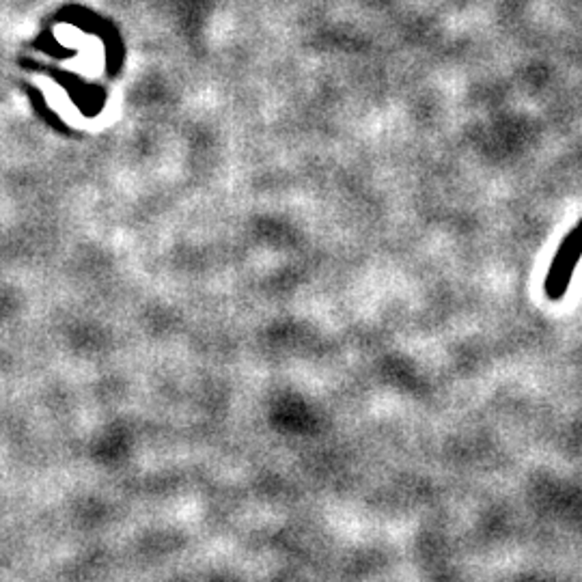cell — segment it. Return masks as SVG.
<instances>
[{
	"label": "cell",
	"mask_w": 582,
	"mask_h": 582,
	"mask_svg": "<svg viewBox=\"0 0 582 582\" xmlns=\"http://www.w3.org/2000/svg\"><path fill=\"white\" fill-rule=\"evenodd\" d=\"M580 257H582V221L576 222V227L567 233L563 240H561L559 251H556L555 257H552L550 270L544 281V291L546 296H548V300L559 302L561 298H565Z\"/></svg>",
	"instance_id": "obj_1"
}]
</instances>
